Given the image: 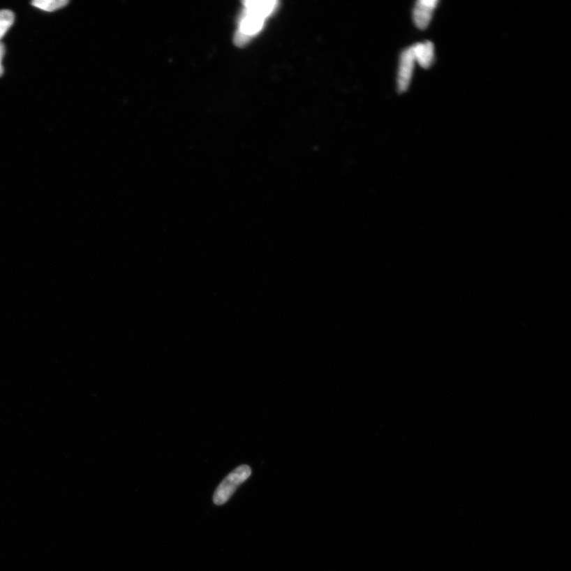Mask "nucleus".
Listing matches in <instances>:
<instances>
[{
  "label": "nucleus",
  "mask_w": 571,
  "mask_h": 571,
  "mask_svg": "<svg viewBox=\"0 0 571 571\" xmlns=\"http://www.w3.org/2000/svg\"><path fill=\"white\" fill-rule=\"evenodd\" d=\"M277 1L267 0H252L244 1V10L240 19V24L235 34V43L239 47H244L255 34H258L264 27L265 20L278 5Z\"/></svg>",
  "instance_id": "1"
},
{
  "label": "nucleus",
  "mask_w": 571,
  "mask_h": 571,
  "mask_svg": "<svg viewBox=\"0 0 571 571\" xmlns=\"http://www.w3.org/2000/svg\"><path fill=\"white\" fill-rule=\"evenodd\" d=\"M252 474V470L249 466L244 464L232 470L231 473L226 476L225 479L220 483L214 494V503L217 505H224L228 502L232 495L235 494L238 487H240L244 481H246Z\"/></svg>",
  "instance_id": "2"
},
{
  "label": "nucleus",
  "mask_w": 571,
  "mask_h": 571,
  "mask_svg": "<svg viewBox=\"0 0 571 571\" xmlns=\"http://www.w3.org/2000/svg\"><path fill=\"white\" fill-rule=\"evenodd\" d=\"M415 61L412 48L406 50L401 54L398 77V89L401 93L407 91L410 86Z\"/></svg>",
  "instance_id": "3"
},
{
  "label": "nucleus",
  "mask_w": 571,
  "mask_h": 571,
  "mask_svg": "<svg viewBox=\"0 0 571 571\" xmlns=\"http://www.w3.org/2000/svg\"><path fill=\"white\" fill-rule=\"evenodd\" d=\"M438 1L436 0H420L413 10V21L421 30H424L429 24L431 17Z\"/></svg>",
  "instance_id": "4"
},
{
  "label": "nucleus",
  "mask_w": 571,
  "mask_h": 571,
  "mask_svg": "<svg viewBox=\"0 0 571 571\" xmlns=\"http://www.w3.org/2000/svg\"><path fill=\"white\" fill-rule=\"evenodd\" d=\"M413 56L420 66L424 68H429L433 65L434 60V45L431 42L419 43L412 46Z\"/></svg>",
  "instance_id": "5"
},
{
  "label": "nucleus",
  "mask_w": 571,
  "mask_h": 571,
  "mask_svg": "<svg viewBox=\"0 0 571 571\" xmlns=\"http://www.w3.org/2000/svg\"><path fill=\"white\" fill-rule=\"evenodd\" d=\"M69 2L68 0H35L31 4L38 9L52 13L63 8H65Z\"/></svg>",
  "instance_id": "6"
},
{
  "label": "nucleus",
  "mask_w": 571,
  "mask_h": 571,
  "mask_svg": "<svg viewBox=\"0 0 571 571\" xmlns=\"http://www.w3.org/2000/svg\"><path fill=\"white\" fill-rule=\"evenodd\" d=\"M15 22V15L8 10H0V40L7 34ZM1 43V42H0Z\"/></svg>",
  "instance_id": "7"
},
{
  "label": "nucleus",
  "mask_w": 571,
  "mask_h": 571,
  "mask_svg": "<svg viewBox=\"0 0 571 571\" xmlns=\"http://www.w3.org/2000/svg\"><path fill=\"white\" fill-rule=\"evenodd\" d=\"M5 55V45L3 43H0V77H2L3 74V67L2 65L3 58Z\"/></svg>",
  "instance_id": "8"
}]
</instances>
